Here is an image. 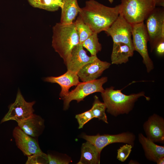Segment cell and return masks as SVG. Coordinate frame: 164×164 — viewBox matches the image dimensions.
<instances>
[{
	"instance_id": "24",
	"label": "cell",
	"mask_w": 164,
	"mask_h": 164,
	"mask_svg": "<svg viewBox=\"0 0 164 164\" xmlns=\"http://www.w3.org/2000/svg\"><path fill=\"white\" fill-rule=\"evenodd\" d=\"M92 107L91 109L94 118H97L106 123H108L105 111L106 107L104 103L101 102L98 97L95 96Z\"/></svg>"
},
{
	"instance_id": "15",
	"label": "cell",
	"mask_w": 164,
	"mask_h": 164,
	"mask_svg": "<svg viewBox=\"0 0 164 164\" xmlns=\"http://www.w3.org/2000/svg\"><path fill=\"white\" fill-rule=\"evenodd\" d=\"M77 73L67 70L60 76L47 77L43 80L45 82L58 84L61 87L60 96L62 98L68 94L69 90L72 87L77 86L80 82Z\"/></svg>"
},
{
	"instance_id": "2",
	"label": "cell",
	"mask_w": 164,
	"mask_h": 164,
	"mask_svg": "<svg viewBox=\"0 0 164 164\" xmlns=\"http://www.w3.org/2000/svg\"><path fill=\"white\" fill-rule=\"evenodd\" d=\"M122 90H116L114 87H111L106 88L103 92L101 93L107 112L115 117L121 114H128L140 97L143 96L147 101L150 99L145 95L143 91L126 95L121 92Z\"/></svg>"
},
{
	"instance_id": "28",
	"label": "cell",
	"mask_w": 164,
	"mask_h": 164,
	"mask_svg": "<svg viewBox=\"0 0 164 164\" xmlns=\"http://www.w3.org/2000/svg\"><path fill=\"white\" fill-rule=\"evenodd\" d=\"M47 157L48 164H68L70 162L69 160L50 154H47Z\"/></svg>"
},
{
	"instance_id": "16",
	"label": "cell",
	"mask_w": 164,
	"mask_h": 164,
	"mask_svg": "<svg viewBox=\"0 0 164 164\" xmlns=\"http://www.w3.org/2000/svg\"><path fill=\"white\" fill-rule=\"evenodd\" d=\"M18 125L25 133L36 138L42 134L45 128L44 119L34 114Z\"/></svg>"
},
{
	"instance_id": "11",
	"label": "cell",
	"mask_w": 164,
	"mask_h": 164,
	"mask_svg": "<svg viewBox=\"0 0 164 164\" xmlns=\"http://www.w3.org/2000/svg\"><path fill=\"white\" fill-rule=\"evenodd\" d=\"M16 145L23 154L27 156L43 152L39 144L38 138L25 133L18 126L13 131Z\"/></svg>"
},
{
	"instance_id": "4",
	"label": "cell",
	"mask_w": 164,
	"mask_h": 164,
	"mask_svg": "<svg viewBox=\"0 0 164 164\" xmlns=\"http://www.w3.org/2000/svg\"><path fill=\"white\" fill-rule=\"evenodd\" d=\"M119 15L131 25L143 22L155 7L154 0H121Z\"/></svg>"
},
{
	"instance_id": "7",
	"label": "cell",
	"mask_w": 164,
	"mask_h": 164,
	"mask_svg": "<svg viewBox=\"0 0 164 164\" xmlns=\"http://www.w3.org/2000/svg\"><path fill=\"white\" fill-rule=\"evenodd\" d=\"M132 43L134 51L138 52L143 59L148 73L154 68L152 61L150 58L147 48L149 37L144 22L132 25Z\"/></svg>"
},
{
	"instance_id": "10",
	"label": "cell",
	"mask_w": 164,
	"mask_h": 164,
	"mask_svg": "<svg viewBox=\"0 0 164 164\" xmlns=\"http://www.w3.org/2000/svg\"><path fill=\"white\" fill-rule=\"evenodd\" d=\"M104 31L112 37L113 43L126 44L134 50L132 39V25L120 15Z\"/></svg>"
},
{
	"instance_id": "26",
	"label": "cell",
	"mask_w": 164,
	"mask_h": 164,
	"mask_svg": "<svg viewBox=\"0 0 164 164\" xmlns=\"http://www.w3.org/2000/svg\"><path fill=\"white\" fill-rule=\"evenodd\" d=\"M94 118L91 109L76 115L75 118L79 124L78 128H82L85 124Z\"/></svg>"
},
{
	"instance_id": "19",
	"label": "cell",
	"mask_w": 164,
	"mask_h": 164,
	"mask_svg": "<svg viewBox=\"0 0 164 164\" xmlns=\"http://www.w3.org/2000/svg\"><path fill=\"white\" fill-rule=\"evenodd\" d=\"M80 8L77 0H63V5L61 9L60 22L63 24L72 23L79 14Z\"/></svg>"
},
{
	"instance_id": "20",
	"label": "cell",
	"mask_w": 164,
	"mask_h": 164,
	"mask_svg": "<svg viewBox=\"0 0 164 164\" xmlns=\"http://www.w3.org/2000/svg\"><path fill=\"white\" fill-rule=\"evenodd\" d=\"M80 159L78 164H97L100 163V154L96 147L87 141L83 143L81 149Z\"/></svg>"
},
{
	"instance_id": "21",
	"label": "cell",
	"mask_w": 164,
	"mask_h": 164,
	"mask_svg": "<svg viewBox=\"0 0 164 164\" xmlns=\"http://www.w3.org/2000/svg\"><path fill=\"white\" fill-rule=\"evenodd\" d=\"M30 5L34 8L54 12L62 8L63 0H28Z\"/></svg>"
},
{
	"instance_id": "22",
	"label": "cell",
	"mask_w": 164,
	"mask_h": 164,
	"mask_svg": "<svg viewBox=\"0 0 164 164\" xmlns=\"http://www.w3.org/2000/svg\"><path fill=\"white\" fill-rule=\"evenodd\" d=\"M81 44L90 53L91 56H96L102 49V46L98 40L97 34L93 32Z\"/></svg>"
},
{
	"instance_id": "32",
	"label": "cell",
	"mask_w": 164,
	"mask_h": 164,
	"mask_svg": "<svg viewBox=\"0 0 164 164\" xmlns=\"http://www.w3.org/2000/svg\"><path fill=\"white\" fill-rule=\"evenodd\" d=\"M111 3H112V2H113V0H108Z\"/></svg>"
},
{
	"instance_id": "12",
	"label": "cell",
	"mask_w": 164,
	"mask_h": 164,
	"mask_svg": "<svg viewBox=\"0 0 164 164\" xmlns=\"http://www.w3.org/2000/svg\"><path fill=\"white\" fill-rule=\"evenodd\" d=\"M146 137L154 142L164 143V119L156 114L150 116L143 125Z\"/></svg>"
},
{
	"instance_id": "8",
	"label": "cell",
	"mask_w": 164,
	"mask_h": 164,
	"mask_svg": "<svg viewBox=\"0 0 164 164\" xmlns=\"http://www.w3.org/2000/svg\"><path fill=\"white\" fill-rule=\"evenodd\" d=\"M35 101H26L19 89H18L14 102L9 105V110L1 121V123L9 120H14L17 123L27 119L33 114V106Z\"/></svg>"
},
{
	"instance_id": "23",
	"label": "cell",
	"mask_w": 164,
	"mask_h": 164,
	"mask_svg": "<svg viewBox=\"0 0 164 164\" xmlns=\"http://www.w3.org/2000/svg\"><path fill=\"white\" fill-rule=\"evenodd\" d=\"M74 23L79 36V43H81L93 32L85 23L79 14L75 22H74Z\"/></svg>"
},
{
	"instance_id": "6",
	"label": "cell",
	"mask_w": 164,
	"mask_h": 164,
	"mask_svg": "<svg viewBox=\"0 0 164 164\" xmlns=\"http://www.w3.org/2000/svg\"><path fill=\"white\" fill-rule=\"evenodd\" d=\"M107 81V77H103L91 81L80 82L74 89L62 98L63 101V109H67L72 101L76 100L79 102L89 95L95 92H103L105 89L103 85Z\"/></svg>"
},
{
	"instance_id": "13",
	"label": "cell",
	"mask_w": 164,
	"mask_h": 164,
	"mask_svg": "<svg viewBox=\"0 0 164 164\" xmlns=\"http://www.w3.org/2000/svg\"><path fill=\"white\" fill-rule=\"evenodd\" d=\"M111 65L110 63L101 61L97 57L93 61L84 66L77 73L83 82L94 80L100 77Z\"/></svg>"
},
{
	"instance_id": "27",
	"label": "cell",
	"mask_w": 164,
	"mask_h": 164,
	"mask_svg": "<svg viewBox=\"0 0 164 164\" xmlns=\"http://www.w3.org/2000/svg\"><path fill=\"white\" fill-rule=\"evenodd\" d=\"M132 147L128 144L121 147L118 150L117 159L121 162L125 161L131 153Z\"/></svg>"
},
{
	"instance_id": "5",
	"label": "cell",
	"mask_w": 164,
	"mask_h": 164,
	"mask_svg": "<svg viewBox=\"0 0 164 164\" xmlns=\"http://www.w3.org/2000/svg\"><path fill=\"white\" fill-rule=\"evenodd\" d=\"M150 51L155 49L157 44L164 40V9L155 7L145 20Z\"/></svg>"
},
{
	"instance_id": "31",
	"label": "cell",
	"mask_w": 164,
	"mask_h": 164,
	"mask_svg": "<svg viewBox=\"0 0 164 164\" xmlns=\"http://www.w3.org/2000/svg\"><path fill=\"white\" fill-rule=\"evenodd\" d=\"M156 163L157 164H164V157H163L159 158L157 161Z\"/></svg>"
},
{
	"instance_id": "25",
	"label": "cell",
	"mask_w": 164,
	"mask_h": 164,
	"mask_svg": "<svg viewBox=\"0 0 164 164\" xmlns=\"http://www.w3.org/2000/svg\"><path fill=\"white\" fill-rule=\"evenodd\" d=\"M26 164H48L47 154L43 152L28 156Z\"/></svg>"
},
{
	"instance_id": "14",
	"label": "cell",
	"mask_w": 164,
	"mask_h": 164,
	"mask_svg": "<svg viewBox=\"0 0 164 164\" xmlns=\"http://www.w3.org/2000/svg\"><path fill=\"white\" fill-rule=\"evenodd\" d=\"M97 56H88L79 43L72 49L69 60L66 64L67 70L77 73L87 64L93 61Z\"/></svg>"
},
{
	"instance_id": "17",
	"label": "cell",
	"mask_w": 164,
	"mask_h": 164,
	"mask_svg": "<svg viewBox=\"0 0 164 164\" xmlns=\"http://www.w3.org/2000/svg\"><path fill=\"white\" fill-rule=\"evenodd\" d=\"M138 139L149 160L156 163L160 158L164 157V146L158 145L142 133L138 135Z\"/></svg>"
},
{
	"instance_id": "9",
	"label": "cell",
	"mask_w": 164,
	"mask_h": 164,
	"mask_svg": "<svg viewBox=\"0 0 164 164\" xmlns=\"http://www.w3.org/2000/svg\"><path fill=\"white\" fill-rule=\"evenodd\" d=\"M82 138L93 144L100 154L102 150L105 147L115 143H124L134 146L135 136L132 133L125 132L116 135L99 134L96 135H88L84 134Z\"/></svg>"
},
{
	"instance_id": "29",
	"label": "cell",
	"mask_w": 164,
	"mask_h": 164,
	"mask_svg": "<svg viewBox=\"0 0 164 164\" xmlns=\"http://www.w3.org/2000/svg\"><path fill=\"white\" fill-rule=\"evenodd\" d=\"M155 49L158 55L160 56L163 55L164 54V40L159 42L156 45Z\"/></svg>"
},
{
	"instance_id": "30",
	"label": "cell",
	"mask_w": 164,
	"mask_h": 164,
	"mask_svg": "<svg viewBox=\"0 0 164 164\" xmlns=\"http://www.w3.org/2000/svg\"><path fill=\"white\" fill-rule=\"evenodd\" d=\"M155 6L164 7V0H154Z\"/></svg>"
},
{
	"instance_id": "18",
	"label": "cell",
	"mask_w": 164,
	"mask_h": 164,
	"mask_svg": "<svg viewBox=\"0 0 164 164\" xmlns=\"http://www.w3.org/2000/svg\"><path fill=\"white\" fill-rule=\"evenodd\" d=\"M134 50L123 43H113L111 55V63L116 65L126 63L134 54Z\"/></svg>"
},
{
	"instance_id": "1",
	"label": "cell",
	"mask_w": 164,
	"mask_h": 164,
	"mask_svg": "<svg viewBox=\"0 0 164 164\" xmlns=\"http://www.w3.org/2000/svg\"><path fill=\"white\" fill-rule=\"evenodd\" d=\"M78 14L92 32L98 34L105 31L117 19L119 15V5L110 7L89 0Z\"/></svg>"
},
{
	"instance_id": "3",
	"label": "cell",
	"mask_w": 164,
	"mask_h": 164,
	"mask_svg": "<svg viewBox=\"0 0 164 164\" xmlns=\"http://www.w3.org/2000/svg\"><path fill=\"white\" fill-rule=\"evenodd\" d=\"M53 32L52 46L66 65L72 49L80 43L74 22L56 23L53 28Z\"/></svg>"
}]
</instances>
